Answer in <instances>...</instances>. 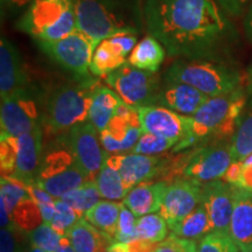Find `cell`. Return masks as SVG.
<instances>
[{
    "label": "cell",
    "mask_w": 252,
    "mask_h": 252,
    "mask_svg": "<svg viewBox=\"0 0 252 252\" xmlns=\"http://www.w3.org/2000/svg\"><path fill=\"white\" fill-rule=\"evenodd\" d=\"M94 182L98 188L100 196L106 198V200H124L126 194H127L118 168L113 163L110 154L104 160L102 168L94 178Z\"/></svg>",
    "instance_id": "29"
},
{
    "label": "cell",
    "mask_w": 252,
    "mask_h": 252,
    "mask_svg": "<svg viewBox=\"0 0 252 252\" xmlns=\"http://www.w3.org/2000/svg\"><path fill=\"white\" fill-rule=\"evenodd\" d=\"M36 45L56 64L70 72L75 80L94 77L90 64L98 45L80 30L54 42H39Z\"/></svg>",
    "instance_id": "9"
},
{
    "label": "cell",
    "mask_w": 252,
    "mask_h": 252,
    "mask_svg": "<svg viewBox=\"0 0 252 252\" xmlns=\"http://www.w3.org/2000/svg\"><path fill=\"white\" fill-rule=\"evenodd\" d=\"M32 83L24 59L14 43L2 36L0 41V94L2 97Z\"/></svg>",
    "instance_id": "20"
},
{
    "label": "cell",
    "mask_w": 252,
    "mask_h": 252,
    "mask_svg": "<svg viewBox=\"0 0 252 252\" xmlns=\"http://www.w3.org/2000/svg\"><path fill=\"white\" fill-rule=\"evenodd\" d=\"M27 252H46V251H43V250H41V249H39V248H35V247H30V249H28L27 250Z\"/></svg>",
    "instance_id": "51"
},
{
    "label": "cell",
    "mask_w": 252,
    "mask_h": 252,
    "mask_svg": "<svg viewBox=\"0 0 252 252\" xmlns=\"http://www.w3.org/2000/svg\"><path fill=\"white\" fill-rule=\"evenodd\" d=\"M242 163L243 161H234L230 165L229 169L226 171L225 175L223 176V180L232 186H237V182L239 180V175H241Z\"/></svg>",
    "instance_id": "46"
},
{
    "label": "cell",
    "mask_w": 252,
    "mask_h": 252,
    "mask_svg": "<svg viewBox=\"0 0 252 252\" xmlns=\"http://www.w3.org/2000/svg\"><path fill=\"white\" fill-rule=\"evenodd\" d=\"M203 184L191 179H179L168 186L159 214L169 229L187 217L202 202Z\"/></svg>",
    "instance_id": "15"
},
{
    "label": "cell",
    "mask_w": 252,
    "mask_h": 252,
    "mask_svg": "<svg viewBox=\"0 0 252 252\" xmlns=\"http://www.w3.org/2000/svg\"><path fill=\"white\" fill-rule=\"evenodd\" d=\"M217 1L226 13L238 17L242 14L249 0H217Z\"/></svg>",
    "instance_id": "45"
},
{
    "label": "cell",
    "mask_w": 252,
    "mask_h": 252,
    "mask_svg": "<svg viewBox=\"0 0 252 252\" xmlns=\"http://www.w3.org/2000/svg\"><path fill=\"white\" fill-rule=\"evenodd\" d=\"M77 30L97 45L122 34L138 35L144 13L137 0H74Z\"/></svg>",
    "instance_id": "2"
},
{
    "label": "cell",
    "mask_w": 252,
    "mask_h": 252,
    "mask_svg": "<svg viewBox=\"0 0 252 252\" xmlns=\"http://www.w3.org/2000/svg\"><path fill=\"white\" fill-rule=\"evenodd\" d=\"M141 128L145 133H152L158 137L175 141L173 152L176 153L190 134L191 117L184 116L163 106H138Z\"/></svg>",
    "instance_id": "12"
},
{
    "label": "cell",
    "mask_w": 252,
    "mask_h": 252,
    "mask_svg": "<svg viewBox=\"0 0 252 252\" xmlns=\"http://www.w3.org/2000/svg\"><path fill=\"white\" fill-rule=\"evenodd\" d=\"M162 80L186 83L209 97L232 93L244 87L241 72L215 60L178 59L165 71Z\"/></svg>",
    "instance_id": "5"
},
{
    "label": "cell",
    "mask_w": 252,
    "mask_h": 252,
    "mask_svg": "<svg viewBox=\"0 0 252 252\" xmlns=\"http://www.w3.org/2000/svg\"><path fill=\"white\" fill-rule=\"evenodd\" d=\"M111 160L118 168L126 191L135 186L149 182L153 178L167 173L169 159L162 156H144V154H115Z\"/></svg>",
    "instance_id": "16"
},
{
    "label": "cell",
    "mask_w": 252,
    "mask_h": 252,
    "mask_svg": "<svg viewBox=\"0 0 252 252\" xmlns=\"http://www.w3.org/2000/svg\"><path fill=\"white\" fill-rule=\"evenodd\" d=\"M99 82L96 77L75 80L53 88L45 98L43 125L50 133L68 131L89 118L94 91Z\"/></svg>",
    "instance_id": "4"
},
{
    "label": "cell",
    "mask_w": 252,
    "mask_h": 252,
    "mask_svg": "<svg viewBox=\"0 0 252 252\" xmlns=\"http://www.w3.org/2000/svg\"><path fill=\"white\" fill-rule=\"evenodd\" d=\"M172 234L181 238L201 241L204 236L213 231L206 206L201 202L187 217L172 226Z\"/></svg>",
    "instance_id": "28"
},
{
    "label": "cell",
    "mask_w": 252,
    "mask_h": 252,
    "mask_svg": "<svg viewBox=\"0 0 252 252\" xmlns=\"http://www.w3.org/2000/svg\"><path fill=\"white\" fill-rule=\"evenodd\" d=\"M244 89L248 96H250L252 98V64L248 69L247 74L244 76Z\"/></svg>",
    "instance_id": "47"
},
{
    "label": "cell",
    "mask_w": 252,
    "mask_h": 252,
    "mask_svg": "<svg viewBox=\"0 0 252 252\" xmlns=\"http://www.w3.org/2000/svg\"><path fill=\"white\" fill-rule=\"evenodd\" d=\"M230 149L234 161H244L252 154V98L242 113Z\"/></svg>",
    "instance_id": "30"
},
{
    "label": "cell",
    "mask_w": 252,
    "mask_h": 252,
    "mask_svg": "<svg viewBox=\"0 0 252 252\" xmlns=\"http://www.w3.org/2000/svg\"><path fill=\"white\" fill-rule=\"evenodd\" d=\"M153 252H185L182 250L180 238L174 234H171L165 241L159 243Z\"/></svg>",
    "instance_id": "44"
},
{
    "label": "cell",
    "mask_w": 252,
    "mask_h": 252,
    "mask_svg": "<svg viewBox=\"0 0 252 252\" xmlns=\"http://www.w3.org/2000/svg\"><path fill=\"white\" fill-rule=\"evenodd\" d=\"M244 26H245V33H247L248 39L252 42V4L250 6V8H249L247 18H245Z\"/></svg>",
    "instance_id": "48"
},
{
    "label": "cell",
    "mask_w": 252,
    "mask_h": 252,
    "mask_svg": "<svg viewBox=\"0 0 252 252\" xmlns=\"http://www.w3.org/2000/svg\"><path fill=\"white\" fill-rule=\"evenodd\" d=\"M122 206L123 202H116V201H98L84 214L83 217L94 228L111 238L113 243H116Z\"/></svg>",
    "instance_id": "26"
},
{
    "label": "cell",
    "mask_w": 252,
    "mask_h": 252,
    "mask_svg": "<svg viewBox=\"0 0 252 252\" xmlns=\"http://www.w3.org/2000/svg\"><path fill=\"white\" fill-rule=\"evenodd\" d=\"M90 181L67 147L56 149L43 158L34 185L53 197L62 198L71 190Z\"/></svg>",
    "instance_id": "8"
},
{
    "label": "cell",
    "mask_w": 252,
    "mask_h": 252,
    "mask_svg": "<svg viewBox=\"0 0 252 252\" xmlns=\"http://www.w3.org/2000/svg\"><path fill=\"white\" fill-rule=\"evenodd\" d=\"M106 252H128L126 243H115L109 248Z\"/></svg>",
    "instance_id": "50"
},
{
    "label": "cell",
    "mask_w": 252,
    "mask_h": 252,
    "mask_svg": "<svg viewBox=\"0 0 252 252\" xmlns=\"http://www.w3.org/2000/svg\"><path fill=\"white\" fill-rule=\"evenodd\" d=\"M144 23L172 58L215 60L230 26L215 0H145Z\"/></svg>",
    "instance_id": "1"
},
{
    "label": "cell",
    "mask_w": 252,
    "mask_h": 252,
    "mask_svg": "<svg viewBox=\"0 0 252 252\" xmlns=\"http://www.w3.org/2000/svg\"><path fill=\"white\" fill-rule=\"evenodd\" d=\"M35 1L36 0H1V11L2 13L11 15L24 13Z\"/></svg>",
    "instance_id": "42"
},
{
    "label": "cell",
    "mask_w": 252,
    "mask_h": 252,
    "mask_svg": "<svg viewBox=\"0 0 252 252\" xmlns=\"http://www.w3.org/2000/svg\"><path fill=\"white\" fill-rule=\"evenodd\" d=\"M104 80L125 103L137 108L156 105L163 83V80L157 72L141 70L128 62L106 75Z\"/></svg>",
    "instance_id": "10"
},
{
    "label": "cell",
    "mask_w": 252,
    "mask_h": 252,
    "mask_svg": "<svg viewBox=\"0 0 252 252\" xmlns=\"http://www.w3.org/2000/svg\"><path fill=\"white\" fill-rule=\"evenodd\" d=\"M62 141L88 178L94 180L109 156L100 143L98 130L87 121L69 128Z\"/></svg>",
    "instance_id": "11"
},
{
    "label": "cell",
    "mask_w": 252,
    "mask_h": 252,
    "mask_svg": "<svg viewBox=\"0 0 252 252\" xmlns=\"http://www.w3.org/2000/svg\"><path fill=\"white\" fill-rule=\"evenodd\" d=\"M137 217L123 203L118 220V229L116 235V243H131L137 241Z\"/></svg>",
    "instance_id": "40"
},
{
    "label": "cell",
    "mask_w": 252,
    "mask_h": 252,
    "mask_svg": "<svg viewBox=\"0 0 252 252\" xmlns=\"http://www.w3.org/2000/svg\"><path fill=\"white\" fill-rule=\"evenodd\" d=\"M64 236L75 252H106L115 244L111 238L90 224L84 217H81Z\"/></svg>",
    "instance_id": "24"
},
{
    "label": "cell",
    "mask_w": 252,
    "mask_h": 252,
    "mask_svg": "<svg viewBox=\"0 0 252 252\" xmlns=\"http://www.w3.org/2000/svg\"><path fill=\"white\" fill-rule=\"evenodd\" d=\"M166 56V50L161 43L153 36L144 37L137 43L127 62L133 67L151 72H158Z\"/></svg>",
    "instance_id": "27"
},
{
    "label": "cell",
    "mask_w": 252,
    "mask_h": 252,
    "mask_svg": "<svg viewBox=\"0 0 252 252\" xmlns=\"http://www.w3.org/2000/svg\"><path fill=\"white\" fill-rule=\"evenodd\" d=\"M100 193L97 188V185L94 180L87 181L80 187H77L70 193L64 195L61 200L67 202L72 209L76 212L78 215L83 217L90 208H93L94 204L99 201Z\"/></svg>",
    "instance_id": "32"
},
{
    "label": "cell",
    "mask_w": 252,
    "mask_h": 252,
    "mask_svg": "<svg viewBox=\"0 0 252 252\" xmlns=\"http://www.w3.org/2000/svg\"><path fill=\"white\" fill-rule=\"evenodd\" d=\"M248 103L244 87L232 93L209 97L191 117L190 134L179 149H193L195 145L209 140H224L235 134L242 113Z\"/></svg>",
    "instance_id": "3"
},
{
    "label": "cell",
    "mask_w": 252,
    "mask_h": 252,
    "mask_svg": "<svg viewBox=\"0 0 252 252\" xmlns=\"http://www.w3.org/2000/svg\"><path fill=\"white\" fill-rule=\"evenodd\" d=\"M0 194H1V203L6 207L9 216L21 201L31 197L26 184L14 178H4V176H1L0 181Z\"/></svg>",
    "instance_id": "34"
},
{
    "label": "cell",
    "mask_w": 252,
    "mask_h": 252,
    "mask_svg": "<svg viewBox=\"0 0 252 252\" xmlns=\"http://www.w3.org/2000/svg\"><path fill=\"white\" fill-rule=\"evenodd\" d=\"M176 145L178 144L171 139L144 132L131 153L144 154V156H160L168 150L173 151Z\"/></svg>",
    "instance_id": "36"
},
{
    "label": "cell",
    "mask_w": 252,
    "mask_h": 252,
    "mask_svg": "<svg viewBox=\"0 0 252 252\" xmlns=\"http://www.w3.org/2000/svg\"><path fill=\"white\" fill-rule=\"evenodd\" d=\"M55 216L53 219L50 225L54 228L60 235L64 236L67 231L71 228L82 216L75 212L72 208L69 206L67 202L61 200V198H56L55 200Z\"/></svg>",
    "instance_id": "39"
},
{
    "label": "cell",
    "mask_w": 252,
    "mask_h": 252,
    "mask_svg": "<svg viewBox=\"0 0 252 252\" xmlns=\"http://www.w3.org/2000/svg\"><path fill=\"white\" fill-rule=\"evenodd\" d=\"M1 252H25L28 234L18 228L14 223L1 228Z\"/></svg>",
    "instance_id": "41"
},
{
    "label": "cell",
    "mask_w": 252,
    "mask_h": 252,
    "mask_svg": "<svg viewBox=\"0 0 252 252\" xmlns=\"http://www.w3.org/2000/svg\"><path fill=\"white\" fill-rule=\"evenodd\" d=\"M234 162L230 144H213L195 149L185 167L184 176L201 184L219 180Z\"/></svg>",
    "instance_id": "14"
},
{
    "label": "cell",
    "mask_w": 252,
    "mask_h": 252,
    "mask_svg": "<svg viewBox=\"0 0 252 252\" xmlns=\"http://www.w3.org/2000/svg\"><path fill=\"white\" fill-rule=\"evenodd\" d=\"M124 102L121 96L111 89L109 86L98 84L94 91L89 108V121L100 133L109 123L111 122L113 116L116 115L119 105Z\"/></svg>",
    "instance_id": "25"
},
{
    "label": "cell",
    "mask_w": 252,
    "mask_h": 252,
    "mask_svg": "<svg viewBox=\"0 0 252 252\" xmlns=\"http://www.w3.org/2000/svg\"><path fill=\"white\" fill-rule=\"evenodd\" d=\"M17 28L39 42H54L77 30L74 0H36L24 12Z\"/></svg>",
    "instance_id": "6"
},
{
    "label": "cell",
    "mask_w": 252,
    "mask_h": 252,
    "mask_svg": "<svg viewBox=\"0 0 252 252\" xmlns=\"http://www.w3.org/2000/svg\"><path fill=\"white\" fill-rule=\"evenodd\" d=\"M137 46V35L122 34L103 40L97 47L90 64V72L94 77H105L125 63Z\"/></svg>",
    "instance_id": "17"
},
{
    "label": "cell",
    "mask_w": 252,
    "mask_h": 252,
    "mask_svg": "<svg viewBox=\"0 0 252 252\" xmlns=\"http://www.w3.org/2000/svg\"><path fill=\"white\" fill-rule=\"evenodd\" d=\"M237 187L252 191V154L242 163L241 175H239Z\"/></svg>",
    "instance_id": "43"
},
{
    "label": "cell",
    "mask_w": 252,
    "mask_h": 252,
    "mask_svg": "<svg viewBox=\"0 0 252 252\" xmlns=\"http://www.w3.org/2000/svg\"><path fill=\"white\" fill-rule=\"evenodd\" d=\"M45 98L33 83L2 97L0 134L19 138L35 128L42 127Z\"/></svg>",
    "instance_id": "7"
},
{
    "label": "cell",
    "mask_w": 252,
    "mask_h": 252,
    "mask_svg": "<svg viewBox=\"0 0 252 252\" xmlns=\"http://www.w3.org/2000/svg\"><path fill=\"white\" fill-rule=\"evenodd\" d=\"M62 239L63 236L60 235L49 223L45 222L28 234V241L32 247L39 248L46 252H55Z\"/></svg>",
    "instance_id": "35"
},
{
    "label": "cell",
    "mask_w": 252,
    "mask_h": 252,
    "mask_svg": "<svg viewBox=\"0 0 252 252\" xmlns=\"http://www.w3.org/2000/svg\"><path fill=\"white\" fill-rule=\"evenodd\" d=\"M55 252H75L74 249H72L70 242L68 241V238L65 236H63V239L60 244V247L58 248V250Z\"/></svg>",
    "instance_id": "49"
},
{
    "label": "cell",
    "mask_w": 252,
    "mask_h": 252,
    "mask_svg": "<svg viewBox=\"0 0 252 252\" xmlns=\"http://www.w3.org/2000/svg\"><path fill=\"white\" fill-rule=\"evenodd\" d=\"M230 237L239 251L252 252V191L237 186L234 188Z\"/></svg>",
    "instance_id": "22"
},
{
    "label": "cell",
    "mask_w": 252,
    "mask_h": 252,
    "mask_svg": "<svg viewBox=\"0 0 252 252\" xmlns=\"http://www.w3.org/2000/svg\"><path fill=\"white\" fill-rule=\"evenodd\" d=\"M42 127L25 133L18 138L17 159L12 178L24 184H34L42 166Z\"/></svg>",
    "instance_id": "19"
},
{
    "label": "cell",
    "mask_w": 252,
    "mask_h": 252,
    "mask_svg": "<svg viewBox=\"0 0 252 252\" xmlns=\"http://www.w3.org/2000/svg\"><path fill=\"white\" fill-rule=\"evenodd\" d=\"M198 252H241L229 234L212 231L201 239Z\"/></svg>",
    "instance_id": "37"
},
{
    "label": "cell",
    "mask_w": 252,
    "mask_h": 252,
    "mask_svg": "<svg viewBox=\"0 0 252 252\" xmlns=\"http://www.w3.org/2000/svg\"><path fill=\"white\" fill-rule=\"evenodd\" d=\"M18 138L0 134V165H1V176L4 178H12L14 174Z\"/></svg>",
    "instance_id": "38"
},
{
    "label": "cell",
    "mask_w": 252,
    "mask_h": 252,
    "mask_svg": "<svg viewBox=\"0 0 252 252\" xmlns=\"http://www.w3.org/2000/svg\"><path fill=\"white\" fill-rule=\"evenodd\" d=\"M234 188L235 186L220 180L203 184L202 203L206 206L213 231L230 235V222L234 210Z\"/></svg>",
    "instance_id": "18"
},
{
    "label": "cell",
    "mask_w": 252,
    "mask_h": 252,
    "mask_svg": "<svg viewBox=\"0 0 252 252\" xmlns=\"http://www.w3.org/2000/svg\"><path fill=\"white\" fill-rule=\"evenodd\" d=\"M11 219L18 228L24 230L27 234L43 223L39 207L31 197L21 201L15 207L13 213L11 214Z\"/></svg>",
    "instance_id": "33"
},
{
    "label": "cell",
    "mask_w": 252,
    "mask_h": 252,
    "mask_svg": "<svg viewBox=\"0 0 252 252\" xmlns=\"http://www.w3.org/2000/svg\"><path fill=\"white\" fill-rule=\"evenodd\" d=\"M143 133L138 108L123 102L99 138L106 152L119 153L133 150Z\"/></svg>",
    "instance_id": "13"
},
{
    "label": "cell",
    "mask_w": 252,
    "mask_h": 252,
    "mask_svg": "<svg viewBox=\"0 0 252 252\" xmlns=\"http://www.w3.org/2000/svg\"><path fill=\"white\" fill-rule=\"evenodd\" d=\"M169 184L166 181L144 182L132 188L123 200L135 217L160 212Z\"/></svg>",
    "instance_id": "23"
},
{
    "label": "cell",
    "mask_w": 252,
    "mask_h": 252,
    "mask_svg": "<svg viewBox=\"0 0 252 252\" xmlns=\"http://www.w3.org/2000/svg\"><path fill=\"white\" fill-rule=\"evenodd\" d=\"M168 224L160 214L153 213L137 219L138 239L159 244L168 237Z\"/></svg>",
    "instance_id": "31"
},
{
    "label": "cell",
    "mask_w": 252,
    "mask_h": 252,
    "mask_svg": "<svg viewBox=\"0 0 252 252\" xmlns=\"http://www.w3.org/2000/svg\"><path fill=\"white\" fill-rule=\"evenodd\" d=\"M209 96L180 82L163 81L156 105L163 106L184 116H193Z\"/></svg>",
    "instance_id": "21"
}]
</instances>
